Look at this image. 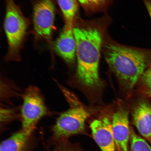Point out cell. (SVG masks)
I'll use <instances>...</instances> for the list:
<instances>
[{"label":"cell","instance_id":"1","mask_svg":"<svg viewBox=\"0 0 151 151\" xmlns=\"http://www.w3.org/2000/svg\"><path fill=\"white\" fill-rule=\"evenodd\" d=\"M76 40L77 67L76 80L81 86L90 89L101 88L99 65L103 35L99 28L92 26L73 27Z\"/></svg>","mask_w":151,"mask_h":151},{"label":"cell","instance_id":"2","mask_svg":"<svg viewBox=\"0 0 151 151\" xmlns=\"http://www.w3.org/2000/svg\"><path fill=\"white\" fill-rule=\"evenodd\" d=\"M105 57L109 67L126 91L131 92L151 66V50H141L109 43Z\"/></svg>","mask_w":151,"mask_h":151},{"label":"cell","instance_id":"3","mask_svg":"<svg viewBox=\"0 0 151 151\" xmlns=\"http://www.w3.org/2000/svg\"><path fill=\"white\" fill-rule=\"evenodd\" d=\"M60 88L70 107L61 113L51 128L52 135L46 145L48 148L60 142L69 140L73 136L86 134V122L89 113L78 104L68 91L62 86Z\"/></svg>","mask_w":151,"mask_h":151},{"label":"cell","instance_id":"4","mask_svg":"<svg viewBox=\"0 0 151 151\" xmlns=\"http://www.w3.org/2000/svg\"><path fill=\"white\" fill-rule=\"evenodd\" d=\"M4 28L8 43L7 61H18L20 51L28 27L27 20L14 0H6Z\"/></svg>","mask_w":151,"mask_h":151},{"label":"cell","instance_id":"5","mask_svg":"<svg viewBox=\"0 0 151 151\" xmlns=\"http://www.w3.org/2000/svg\"><path fill=\"white\" fill-rule=\"evenodd\" d=\"M22 129L33 133L41 119L50 113L40 91L37 87L31 86L23 95L21 108Z\"/></svg>","mask_w":151,"mask_h":151},{"label":"cell","instance_id":"6","mask_svg":"<svg viewBox=\"0 0 151 151\" xmlns=\"http://www.w3.org/2000/svg\"><path fill=\"white\" fill-rule=\"evenodd\" d=\"M34 29L37 36L50 40L55 18V7L52 0H39L34 5Z\"/></svg>","mask_w":151,"mask_h":151},{"label":"cell","instance_id":"7","mask_svg":"<svg viewBox=\"0 0 151 151\" xmlns=\"http://www.w3.org/2000/svg\"><path fill=\"white\" fill-rule=\"evenodd\" d=\"M92 137L101 151H118L112 131V120L107 116L90 124Z\"/></svg>","mask_w":151,"mask_h":151},{"label":"cell","instance_id":"8","mask_svg":"<svg viewBox=\"0 0 151 151\" xmlns=\"http://www.w3.org/2000/svg\"><path fill=\"white\" fill-rule=\"evenodd\" d=\"M112 127L118 151H129L131 126L127 110L120 108L114 113L112 119Z\"/></svg>","mask_w":151,"mask_h":151},{"label":"cell","instance_id":"9","mask_svg":"<svg viewBox=\"0 0 151 151\" xmlns=\"http://www.w3.org/2000/svg\"><path fill=\"white\" fill-rule=\"evenodd\" d=\"M73 24H65L54 44L56 53L68 64H72L76 56V42Z\"/></svg>","mask_w":151,"mask_h":151},{"label":"cell","instance_id":"10","mask_svg":"<svg viewBox=\"0 0 151 151\" xmlns=\"http://www.w3.org/2000/svg\"><path fill=\"white\" fill-rule=\"evenodd\" d=\"M132 120L139 134L151 146V103L146 99L139 101L133 109Z\"/></svg>","mask_w":151,"mask_h":151},{"label":"cell","instance_id":"11","mask_svg":"<svg viewBox=\"0 0 151 151\" xmlns=\"http://www.w3.org/2000/svg\"><path fill=\"white\" fill-rule=\"evenodd\" d=\"M37 143L33 133L21 129L1 142L0 151H34Z\"/></svg>","mask_w":151,"mask_h":151},{"label":"cell","instance_id":"12","mask_svg":"<svg viewBox=\"0 0 151 151\" xmlns=\"http://www.w3.org/2000/svg\"><path fill=\"white\" fill-rule=\"evenodd\" d=\"M63 14L65 24H73L78 10L77 0H57Z\"/></svg>","mask_w":151,"mask_h":151},{"label":"cell","instance_id":"13","mask_svg":"<svg viewBox=\"0 0 151 151\" xmlns=\"http://www.w3.org/2000/svg\"><path fill=\"white\" fill-rule=\"evenodd\" d=\"M129 151H151V146L130 127Z\"/></svg>","mask_w":151,"mask_h":151},{"label":"cell","instance_id":"14","mask_svg":"<svg viewBox=\"0 0 151 151\" xmlns=\"http://www.w3.org/2000/svg\"><path fill=\"white\" fill-rule=\"evenodd\" d=\"M139 80L141 93L147 98L151 97V66L145 72Z\"/></svg>","mask_w":151,"mask_h":151},{"label":"cell","instance_id":"15","mask_svg":"<svg viewBox=\"0 0 151 151\" xmlns=\"http://www.w3.org/2000/svg\"><path fill=\"white\" fill-rule=\"evenodd\" d=\"M53 146L52 151H84L80 143H72L69 140L60 142Z\"/></svg>","mask_w":151,"mask_h":151},{"label":"cell","instance_id":"16","mask_svg":"<svg viewBox=\"0 0 151 151\" xmlns=\"http://www.w3.org/2000/svg\"><path fill=\"white\" fill-rule=\"evenodd\" d=\"M78 1L85 9L95 10L106 5L110 0H78Z\"/></svg>","mask_w":151,"mask_h":151},{"label":"cell","instance_id":"17","mask_svg":"<svg viewBox=\"0 0 151 151\" xmlns=\"http://www.w3.org/2000/svg\"><path fill=\"white\" fill-rule=\"evenodd\" d=\"M14 111L13 109H1V124L3 126L8 123L16 118Z\"/></svg>","mask_w":151,"mask_h":151},{"label":"cell","instance_id":"18","mask_svg":"<svg viewBox=\"0 0 151 151\" xmlns=\"http://www.w3.org/2000/svg\"><path fill=\"white\" fill-rule=\"evenodd\" d=\"M143 1L151 19V0H143Z\"/></svg>","mask_w":151,"mask_h":151}]
</instances>
